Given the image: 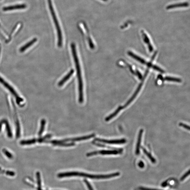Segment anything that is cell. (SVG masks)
<instances>
[{
	"label": "cell",
	"instance_id": "1",
	"mask_svg": "<svg viewBox=\"0 0 190 190\" xmlns=\"http://www.w3.org/2000/svg\"><path fill=\"white\" fill-rule=\"evenodd\" d=\"M71 48L73 57L74 63L76 70L77 75L78 81V92H79V98L78 101L80 103H82L84 101L83 93V84L81 70L79 60H78L77 54L75 44L73 43L71 44Z\"/></svg>",
	"mask_w": 190,
	"mask_h": 190
},
{
	"label": "cell",
	"instance_id": "2",
	"mask_svg": "<svg viewBox=\"0 0 190 190\" xmlns=\"http://www.w3.org/2000/svg\"><path fill=\"white\" fill-rule=\"evenodd\" d=\"M120 172H117L116 173L106 175H93L82 173V172H71L59 173L57 176L59 178L78 176L92 178V179H106V178L116 177L120 175Z\"/></svg>",
	"mask_w": 190,
	"mask_h": 190
},
{
	"label": "cell",
	"instance_id": "3",
	"mask_svg": "<svg viewBox=\"0 0 190 190\" xmlns=\"http://www.w3.org/2000/svg\"><path fill=\"white\" fill-rule=\"evenodd\" d=\"M48 4L49 7L51 14L52 17L54 22V23L56 28L57 31V37H58V42L57 46L59 47H62V45L63 38L62 32H61L60 25L56 16V14L55 12L54 8L53 6V3H52L51 0H48Z\"/></svg>",
	"mask_w": 190,
	"mask_h": 190
},
{
	"label": "cell",
	"instance_id": "4",
	"mask_svg": "<svg viewBox=\"0 0 190 190\" xmlns=\"http://www.w3.org/2000/svg\"><path fill=\"white\" fill-rule=\"evenodd\" d=\"M95 136V134H92L91 135L87 136H82L81 137H78L75 138H73V139H65L62 140H52V141H46V142H49L51 143L53 145H55V144L60 143H65L66 142H76L82 141V140H85L91 139L92 138L94 137Z\"/></svg>",
	"mask_w": 190,
	"mask_h": 190
},
{
	"label": "cell",
	"instance_id": "5",
	"mask_svg": "<svg viewBox=\"0 0 190 190\" xmlns=\"http://www.w3.org/2000/svg\"><path fill=\"white\" fill-rule=\"evenodd\" d=\"M0 83L3 84V85L5 86L7 89L9 90V91L16 98L17 103H20L21 102L23 101V99L19 97V95L17 94L16 91L11 86L10 84H9L5 81L0 76Z\"/></svg>",
	"mask_w": 190,
	"mask_h": 190
},
{
	"label": "cell",
	"instance_id": "6",
	"mask_svg": "<svg viewBox=\"0 0 190 190\" xmlns=\"http://www.w3.org/2000/svg\"><path fill=\"white\" fill-rule=\"evenodd\" d=\"M122 149L118 150H101L95 151L94 152L87 153L86 156L88 157L93 156L98 154H101L103 155H117L122 153Z\"/></svg>",
	"mask_w": 190,
	"mask_h": 190
},
{
	"label": "cell",
	"instance_id": "7",
	"mask_svg": "<svg viewBox=\"0 0 190 190\" xmlns=\"http://www.w3.org/2000/svg\"><path fill=\"white\" fill-rule=\"evenodd\" d=\"M95 141L101 142L105 143L108 144H111V145H120V144H123L126 143V140L125 139H120L110 140H108L106 139H95Z\"/></svg>",
	"mask_w": 190,
	"mask_h": 190
},
{
	"label": "cell",
	"instance_id": "8",
	"mask_svg": "<svg viewBox=\"0 0 190 190\" xmlns=\"http://www.w3.org/2000/svg\"><path fill=\"white\" fill-rule=\"evenodd\" d=\"M26 5L25 4H17L4 7L3 10L4 11H6L16 10L23 9L26 8Z\"/></svg>",
	"mask_w": 190,
	"mask_h": 190
},
{
	"label": "cell",
	"instance_id": "9",
	"mask_svg": "<svg viewBox=\"0 0 190 190\" xmlns=\"http://www.w3.org/2000/svg\"><path fill=\"white\" fill-rule=\"evenodd\" d=\"M143 130H140L138 135L137 142L136 148L135 153L136 155H139L140 153V148L141 146L142 136Z\"/></svg>",
	"mask_w": 190,
	"mask_h": 190
},
{
	"label": "cell",
	"instance_id": "10",
	"mask_svg": "<svg viewBox=\"0 0 190 190\" xmlns=\"http://www.w3.org/2000/svg\"><path fill=\"white\" fill-rule=\"evenodd\" d=\"M189 3L187 2L178 4H175L169 5L166 7L167 10L172 9L178 7H189Z\"/></svg>",
	"mask_w": 190,
	"mask_h": 190
},
{
	"label": "cell",
	"instance_id": "11",
	"mask_svg": "<svg viewBox=\"0 0 190 190\" xmlns=\"http://www.w3.org/2000/svg\"><path fill=\"white\" fill-rule=\"evenodd\" d=\"M74 72V70H71L68 73V74L65 76L64 78H63L62 80H61L58 83V86L60 87V86H62L63 85L65 82H66L67 81L69 78H70V77L73 74Z\"/></svg>",
	"mask_w": 190,
	"mask_h": 190
},
{
	"label": "cell",
	"instance_id": "12",
	"mask_svg": "<svg viewBox=\"0 0 190 190\" xmlns=\"http://www.w3.org/2000/svg\"><path fill=\"white\" fill-rule=\"evenodd\" d=\"M141 33L142 34V35L143 36V39L144 41L146 43H147L148 45H149V48L150 51V52H151L153 50V48L151 46V45L150 44V40L148 37L147 35V34H146L145 32H143V30H142Z\"/></svg>",
	"mask_w": 190,
	"mask_h": 190
},
{
	"label": "cell",
	"instance_id": "13",
	"mask_svg": "<svg viewBox=\"0 0 190 190\" xmlns=\"http://www.w3.org/2000/svg\"><path fill=\"white\" fill-rule=\"evenodd\" d=\"M123 108V107L121 106H119L118 107V108L114 112L112 113V114H110V116L107 117L105 118V120L106 121L108 122L111 119L114 117L116 116L117 114H118L119 112Z\"/></svg>",
	"mask_w": 190,
	"mask_h": 190
},
{
	"label": "cell",
	"instance_id": "14",
	"mask_svg": "<svg viewBox=\"0 0 190 190\" xmlns=\"http://www.w3.org/2000/svg\"><path fill=\"white\" fill-rule=\"evenodd\" d=\"M37 41V38H34L33 40H32L30 42H29L28 43L26 44V45L23 46L20 49V51L21 52H23L25 51L27 49L31 46L32 45H33L35 42Z\"/></svg>",
	"mask_w": 190,
	"mask_h": 190
},
{
	"label": "cell",
	"instance_id": "15",
	"mask_svg": "<svg viewBox=\"0 0 190 190\" xmlns=\"http://www.w3.org/2000/svg\"><path fill=\"white\" fill-rule=\"evenodd\" d=\"M128 55L130 56L133 57L134 59H135L136 60L139 61L140 62H141L143 64H146V62H145V61L144 59L140 58V57L137 56L134 54V53L131 52H128Z\"/></svg>",
	"mask_w": 190,
	"mask_h": 190
},
{
	"label": "cell",
	"instance_id": "16",
	"mask_svg": "<svg viewBox=\"0 0 190 190\" xmlns=\"http://www.w3.org/2000/svg\"><path fill=\"white\" fill-rule=\"evenodd\" d=\"M141 85L139 86V87L138 88V89L137 91H136L135 93H134V95L132 96V97L130 98L129 100L126 103L125 105H124V106L123 107L124 108H125L127 106H128V105H129L130 104V103H131L132 101L134 100V99L136 97V95H137L138 92L139 91V89L140 88H141Z\"/></svg>",
	"mask_w": 190,
	"mask_h": 190
},
{
	"label": "cell",
	"instance_id": "17",
	"mask_svg": "<svg viewBox=\"0 0 190 190\" xmlns=\"http://www.w3.org/2000/svg\"><path fill=\"white\" fill-rule=\"evenodd\" d=\"M142 148L144 153H145L146 155V156L148 157L149 158L151 161V162L153 163V164H155V163H156V160H155V159L154 158H153V157L152 156V155H151L150 153L148 152H147L146 150L144 148Z\"/></svg>",
	"mask_w": 190,
	"mask_h": 190
},
{
	"label": "cell",
	"instance_id": "18",
	"mask_svg": "<svg viewBox=\"0 0 190 190\" xmlns=\"http://www.w3.org/2000/svg\"><path fill=\"white\" fill-rule=\"evenodd\" d=\"M46 121L44 119L42 120L41 121V126L40 128V130L38 133V135L40 136H41L42 134H43L44 129H45V124Z\"/></svg>",
	"mask_w": 190,
	"mask_h": 190
},
{
	"label": "cell",
	"instance_id": "19",
	"mask_svg": "<svg viewBox=\"0 0 190 190\" xmlns=\"http://www.w3.org/2000/svg\"><path fill=\"white\" fill-rule=\"evenodd\" d=\"M75 145V144L73 142L66 143H60L55 144L54 145L59 146L62 147H70L73 146Z\"/></svg>",
	"mask_w": 190,
	"mask_h": 190
},
{
	"label": "cell",
	"instance_id": "20",
	"mask_svg": "<svg viewBox=\"0 0 190 190\" xmlns=\"http://www.w3.org/2000/svg\"><path fill=\"white\" fill-rule=\"evenodd\" d=\"M165 80L169 81H175L177 82H181V80L180 79H178V78L169 77H167L165 78Z\"/></svg>",
	"mask_w": 190,
	"mask_h": 190
},
{
	"label": "cell",
	"instance_id": "21",
	"mask_svg": "<svg viewBox=\"0 0 190 190\" xmlns=\"http://www.w3.org/2000/svg\"><path fill=\"white\" fill-rule=\"evenodd\" d=\"M3 151L4 153H5L6 156L8 157L9 158H12V155L7 150L5 149H3Z\"/></svg>",
	"mask_w": 190,
	"mask_h": 190
},
{
	"label": "cell",
	"instance_id": "22",
	"mask_svg": "<svg viewBox=\"0 0 190 190\" xmlns=\"http://www.w3.org/2000/svg\"><path fill=\"white\" fill-rule=\"evenodd\" d=\"M190 174V170H189L188 172H186V173L184 175L182 176V178L180 179L181 181H183L185 178L188 177L189 175Z\"/></svg>",
	"mask_w": 190,
	"mask_h": 190
},
{
	"label": "cell",
	"instance_id": "23",
	"mask_svg": "<svg viewBox=\"0 0 190 190\" xmlns=\"http://www.w3.org/2000/svg\"><path fill=\"white\" fill-rule=\"evenodd\" d=\"M179 125L180 126L183 127V128H185L186 129L189 130H190V127L189 126L187 125H186L185 124H184L183 123H180L179 124Z\"/></svg>",
	"mask_w": 190,
	"mask_h": 190
},
{
	"label": "cell",
	"instance_id": "24",
	"mask_svg": "<svg viewBox=\"0 0 190 190\" xmlns=\"http://www.w3.org/2000/svg\"><path fill=\"white\" fill-rule=\"evenodd\" d=\"M84 181L85 182L86 185H87V187L89 188V190H93L92 187L91 185H90V184L89 182H88L86 180H84Z\"/></svg>",
	"mask_w": 190,
	"mask_h": 190
},
{
	"label": "cell",
	"instance_id": "25",
	"mask_svg": "<svg viewBox=\"0 0 190 190\" xmlns=\"http://www.w3.org/2000/svg\"><path fill=\"white\" fill-rule=\"evenodd\" d=\"M140 190H158V189H149V188H147L145 187H141L139 188V189Z\"/></svg>",
	"mask_w": 190,
	"mask_h": 190
},
{
	"label": "cell",
	"instance_id": "26",
	"mask_svg": "<svg viewBox=\"0 0 190 190\" xmlns=\"http://www.w3.org/2000/svg\"><path fill=\"white\" fill-rule=\"evenodd\" d=\"M139 166L140 168H143L144 167L145 165H144V163L143 162H142V161H140V162L139 163Z\"/></svg>",
	"mask_w": 190,
	"mask_h": 190
},
{
	"label": "cell",
	"instance_id": "27",
	"mask_svg": "<svg viewBox=\"0 0 190 190\" xmlns=\"http://www.w3.org/2000/svg\"><path fill=\"white\" fill-rule=\"evenodd\" d=\"M102 1H107V0H102Z\"/></svg>",
	"mask_w": 190,
	"mask_h": 190
}]
</instances>
